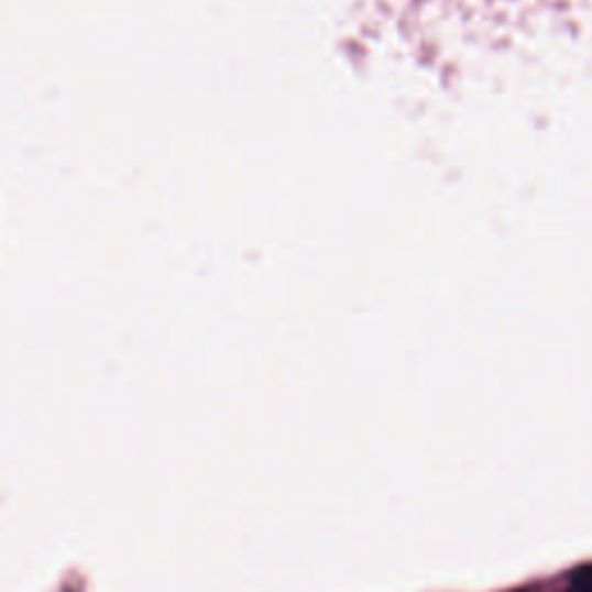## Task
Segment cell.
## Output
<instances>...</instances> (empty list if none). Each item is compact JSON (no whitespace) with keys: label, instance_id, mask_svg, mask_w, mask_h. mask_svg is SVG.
<instances>
[{"label":"cell","instance_id":"obj_1","mask_svg":"<svg viewBox=\"0 0 592 592\" xmlns=\"http://www.w3.org/2000/svg\"><path fill=\"white\" fill-rule=\"evenodd\" d=\"M567 592H592V564L577 569L572 579H569Z\"/></svg>","mask_w":592,"mask_h":592}]
</instances>
